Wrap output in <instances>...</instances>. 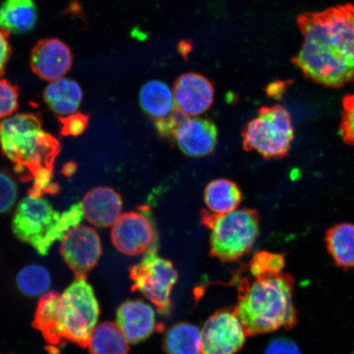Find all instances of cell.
<instances>
[{"label":"cell","mask_w":354,"mask_h":354,"mask_svg":"<svg viewBox=\"0 0 354 354\" xmlns=\"http://www.w3.org/2000/svg\"><path fill=\"white\" fill-rule=\"evenodd\" d=\"M176 107L188 116H198L211 108L215 90L212 82L203 75L189 73L181 75L174 86Z\"/></svg>","instance_id":"13"},{"label":"cell","mask_w":354,"mask_h":354,"mask_svg":"<svg viewBox=\"0 0 354 354\" xmlns=\"http://www.w3.org/2000/svg\"><path fill=\"white\" fill-rule=\"evenodd\" d=\"M201 223L210 230V253L223 262H234L253 248L259 234V216L254 209L224 214L201 212Z\"/></svg>","instance_id":"6"},{"label":"cell","mask_w":354,"mask_h":354,"mask_svg":"<svg viewBox=\"0 0 354 354\" xmlns=\"http://www.w3.org/2000/svg\"><path fill=\"white\" fill-rule=\"evenodd\" d=\"M117 325L131 344L147 339L159 330L152 306L142 300H129L118 308Z\"/></svg>","instance_id":"14"},{"label":"cell","mask_w":354,"mask_h":354,"mask_svg":"<svg viewBox=\"0 0 354 354\" xmlns=\"http://www.w3.org/2000/svg\"><path fill=\"white\" fill-rule=\"evenodd\" d=\"M102 242L95 229L79 225L70 229L61 240L60 254L77 277H86L98 264Z\"/></svg>","instance_id":"11"},{"label":"cell","mask_w":354,"mask_h":354,"mask_svg":"<svg viewBox=\"0 0 354 354\" xmlns=\"http://www.w3.org/2000/svg\"><path fill=\"white\" fill-rule=\"evenodd\" d=\"M10 34L0 26V78L6 73V65L11 55V47L8 41Z\"/></svg>","instance_id":"32"},{"label":"cell","mask_w":354,"mask_h":354,"mask_svg":"<svg viewBox=\"0 0 354 354\" xmlns=\"http://www.w3.org/2000/svg\"><path fill=\"white\" fill-rule=\"evenodd\" d=\"M84 218L98 227H113L122 214L121 194L110 187H96L82 202Z\"/></svg>","instance_id":"16"},{"label":"cell","mask_w":354,"mask_h":354,"mask_svg":"<svg viewBox=\"0 0 354 354\" xmlns=\"http://www.w3.org/2000/svg\"><path fill=\"white\" fill-rule=\"evenodd\" d=\"M37 21V10L33 0H4L0 6V26L10 33L28 32Z\"/></svg>","instance_id":"18"},{"label":"cell","mask_w":354,"mask_h":354,"mask_svg":"<svg viewBox=\"0 0 354 354\" xmlns=\"http://www.w3.org/2000/svg\"><path fill=\"white\" fill-rule=\"evenodd\" d=\"M325 241L327 250L339 267L354 268V224L334 225L327 231Z\"/></svg>","instance_id":"21"},{"label":"cell","mask_w":354,"mask_h":354,"mask_svg":"<svg viewBox=\"0 0 354 354\" xmlns=\"http://www.w3.org/2000/svg\"><path fill=\"white\" fill-rule=\"evenodd\" d=\"M132 290L140 292L162 315L171 309V292L178 273L171 261L158 254V243L146 252L142 260L130 270Z\"/></svg>","instance_id":"8"},{"label":"cell","mask_w":354,"mask_h":354,"mask_svg":"<svg viewBox=\"0 0 354 354\" xmlns=\"http://www.w3.org/2000/svg\"><path fill=\"white\" fill-rule=\"evenodd\" d=\"M140 103L144 112L154 120L167 116L176 108L174 93L160 81L145 84L140 92Z\"/></svg>","instance_id":"20"},{"label":"cell","mask_w":354,"mask_h":354,"mask_svg":"<svg viewBox=\"0 0 354 354\" xmlns=\"http://www.w3.org/2000/svg\"><path fill=\"white\" fill-rule=\"evenodd\" d=\"M16 283L22 294L29 297H37L46 294L50 289L52 278L46 268L41 265L30 264L17 274Z\"/></svg>","instance_id":"24"},{"label":"cell","mask_w":354,"mask_h":354,"mask_svg":"<svg viewBox=\"0 0 354 354\" xmlns=\"http://www.w3.org/2000/svg\"><path fill=\"white\" fill-rule=\"evenodd\" d=\"M84 218L82 203H74L63 212L56 211L43 197L28 196L17 205L12 221V232L39 255L46 256L64 234L81 224Z\"/></svg>","instance_id":"5"},{"label":"cell","mask_w":354,"mask_h":354,"mask_svg":"<svg viewBox=\"0 0 354 354\" xmlns=\"http://www.w3.org/2000/svg\"><path fill=\"white\" fill-rule=\"evenodd\" d=\"M73 57L68 46L59 39H44L35 44L30 54L32 72L47 82H55L68 73Z\"/></svg>","instance_id":"12"},{"label":"cell","mask_w":354,"mask_h":354,"mask_svg":"<svg viewBox=\"0 0 354 354\" xmlns=\"http://www.w3.org/2000/svg\"><path fill=\"white\" fill-rule=\"evenodd\" d=\"M294 137L293 122L284 107H263L243 128V147L264 158H281L289 153Z\"/></svg>","instance_id":"7"},{"label":"cell","mask_w":354,"mask_h":354,"mask_svg":"<svg viewBox=\"0 0 354 354\" xmlns=\"http://www.w3.org/2000/svg\"><path fill=\"white\" fill-rule=\"evenodd\" d=\"M100 313L94 289L86 277H77L63 293L50 291L42 295L33 326L52 347L74 343L87 348Z\"/></svg>","instance_id":"3"},{"label":"cell","mask_w":354,"mask_h":354,"mask_svg":"<svg viewBox=\"0 0 354 354\" xmlns=\"http://www.w3.org/2000/svg\"><path fill=\"white\" fill-rule=\"evenodd\" d=\"M245 327L236 314L220 310L201 330V354H236L245 343Z\"/></svg>","instance_id":"10"},{"label":"cell","mask_w":354,"mask_h":354,"mask_svg":"<svg viewBox=\"0 0 354 354\" xmlns=\"http://www.w3.org/2000/svg\"><path fill=\"white\" fill-rule=\"evenodd\" d=\"M87 348L91 354H127L130 348L129 342L117 323L109 322L95 326Z\"/></svg>","instance_id":"22"},{"label":"cell","mask_w":354,"mask_h":354,"mask_svg":"<svg viewBox=\"0 0 354 354\" xmlns=\"http://www.w3.org/2000/svg\"><path fill=\"white\" fill-rule=\"evenodd\" d=\"M0 146L15 165L20 180L32 181L28 196L43 197L59 192V185L54 181V171L61 144L43 129L39 114H17L0 123Z\"/></svg>","instance_id":"2"},{"label":"cell","mask_w":354,"mask_h":354,"mask_svg":"<svg viewBox=\"0 0 354 354\" xmlns=\"http://www.w3.org/2000/svg\"><path fill=\"white\" fill-rule=\"evenodd\" d=\"M82 98L81 86L77 82L68 78H60L52 82L44 91V101L59 117L76 113Z\"/></svg>","instance_id":"17"},{"label":"cell","mask_w":354,"mask_h":354,"mask_svg":"<svg viewBox=\"0 0 354 354\" xmlns=\"http://www.w3.org/2000/svg\"><path fill=\"white\" fill-rule=\"evenodd\" d=\"M218 131L209 119L188 118L177 131L174 140L179 149L189 157L201 158L214 151Z\"/></svg>","instance_id":"15"},{"label":"cell","mask_w":354,"mask_h":354,"mask_svg":"<svg viewBox=\"0 0 354 354\" xmlns=\"http://www.w3.org/2000/svg\"><path fill=\"white\" fill-rule=\"evenodd\" d=\"M251 277L239 279L238 302L233 310L247 335L293 328L297 322L293 279L282 272Z\"/></svg>","instance_id":"4"},{"label":"cell","mask_w":354,"mask_h":354,"mask_svg":"<svg viewBox=\"0 0 354 354\" xmlns=\"http://www.w3.org/2000/svg\"><path fill=\"white\" fill-rule=\"evenodd\" d=\"M265 354H301L299 349L293 342L278 339L270 343Z\"/></svg>","instance_id":"31"},{"label":"cell","mask_w":354,"mask_h":354,"mask_svg":"<svg viewBox=\"0 0 354 354\" xmlns=\"http://www.w3.org/2000/svg\"><path fill=\"white\" fill-rule=\"evenodd\" d=\"M111 240L122 254L137 256L146 253L158 243V234L149 209L121 214L113 225Z\"/></svg>","instance_id":"9"},{"label":"cell","mask_w":354,"mask_h":354,"mask_svg":"<svg viewBox=\"0 0 354 354\" xmlns=\"http://www.w3.org/2000/svg\"><path fill=\"white\" fill-rule=\"evenodd\" d=\"M163 348L167 354H201V330L192 323H177L166 332Z\"/></svg>","instance_id":"23"},{"label":"cell","mask_w":354,"mask_h":354,"mask_svg":"<svg viewBox=\"0 0 354 354\" xmlns=\"http://www.w3.org/2000/svg\"><path fill=\"white\" fill-rule=\"evenodd\" d=\"M61 123V135L77 137L87 129L90 117L88 115L76 112L68 116L59 117Z\"/></svg>","instance_id":"28"},{"label":"cell","mask_w":354,"mask_h":354,"mask_svg":"<svg viewBox=\"0 0 354 354\" xmlns=\"http://www.w3.org/2000/svg\"><path fill=\"white\" fill-rule=\"evenodd\" d=\"M203 198L211 212L224 214L237 209L242 201V192L234 181L219 178L207 184Z\"/></svg>","instance_id":"19"},{"label":"cell","mask_w":354,"mask_h":354,"mask_svg":"<svg viewBox=\"0 0 354 354\" xmlns=\"http://www.w3.org/2000/svg\"><path fill=\"white\" fill-rule=\"evenodd\" d=\"M17 197V188L12 177L0 171V214L10 211Z\"/></svg>","instance_id":"29"},{"label":"cell","mask_w":354,"mask_h":354,"mask_svg":"<svg viewBox=\"0 0 354 354\" xmlns=\"http://www.w3.org/2000/svg\"><path fill=\"white\" fill-rule=\"evenodd\" d=\"M304 42L293 59L305 77L328 87L354 81V4L304 12L297 17Z\"/></svg>","instance_id":"1"},{"label":"cell","mask_w":354,"mask_h":354,"mask_svg":"<svg viewBox=\"0 0 354 354\" xmlns=\"http://www.w3.org/2000/svg\"><path fill=\"white\" fill-rule=\"evenodd\" d=\"M340 135L345 142L354 145V95H348L343 100Z\"/></svg>","instance_id":"30"},{"label":"cell","mask_w":354,"mask_h":354,"mask_svg":"<svg viewBox=\"0 0 354 354\" xmlns=\"http://www.w3.org/2000/svg\"><path fill=\"white\" fill-rule=\"evenodd\" d=\"M19 87L0 80V119L8 118L19 109Z\"/></svg>","instance_id":"27"},{"label":"cell","mask_w":354,"mask_h":354,"mask_svg":"<svg viewBox=\"0 0 354 354\" xmlns=\"http://www.w3.org/2000/svg\"><path fill=\"white\" fill-rule=\"evenodd\" d=\"M188 118V115L176 107L167 116L155 120L154 125L162 138L174 140L177 131Z\"/></svg>","instance_id":"26"},{"label":"cell","mask_w":354,"mask_h":354,"mask_svg":"<svg viewBox=\"0 0 354 354\" xmlns=\"http://www.w3.org/2000/svg\"><path fill=\"white\" fill-rule=\"evenodd\" d=\"M284 267V256L268 252L256 254L249 264L250 274L254 277L280 273Z\"/></svg>","instance_id":"25"}]
</instances>
